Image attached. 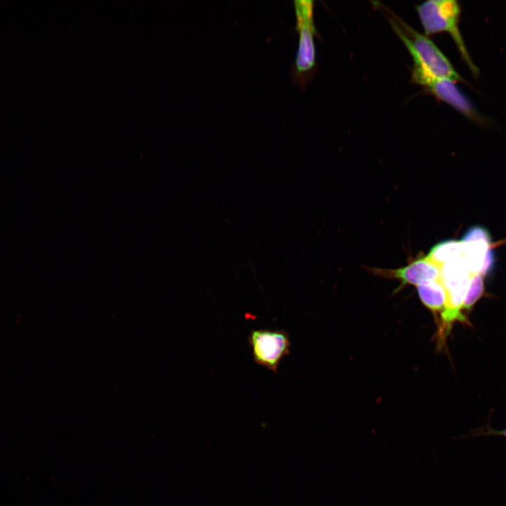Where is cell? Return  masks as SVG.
<instances>
[{
  "label": "cell",
  "mask_w": 506,
  "mask_h": 506,
  "mask_svg": "<svg viewBox=\"0 0 506 506\" xmlns=\"http://www.w3.org/2000/svg\"><path fill=\"white\" fill-rule=\"evenodd\" d=\"M390 20L394 30L406 46L411 56L416 57L421 65L434 76L453 82L462 81L452 64L427 36L420 34L392 14Z\"/></svg>",
  "instance_id": "6da1fadb"
},
{
  "label": "cell",
  "mask_w": 506,
  "mask_h": 506,
  "mask_svg": "<svg viewBox=\"0 0 506 506\" xmlns=\"http://www.w3.org/2000/svg\"><path fill=\"white\" fill-rule=\"evenodd\" d=\"M293 4L296 16L295 30L299 33V42L290 74L294 84L304 88L316 65L314 1L296 0L293 1Z\"/></svg>",
  "instance_id": "7a4b0ae2"
},
{
  "label": "cell",
  "mask_w": 506,
  "mask_h": 506,
  "mask_svg": "<svg viewBox=\"0 0 506 506\" xmlns=\"http://www.w3.org/2000/svg\"><path fill=\"white\" fill-rule=\"evenodd\" d=\"M416 10L424 35L441 32L449 33L467 65L473 71L475 70L459 31L460 7L458 2L454 0H429L417 6Z\"/></svg>",
  "instance_id": "3957f363"
},
{
  "label": "cell",
  "mask_w": 506,
  "mask_h": 506,
  "mask_svg": "<svg viewBox=\"0 0 506 506\" xmlns=\"http://www.w3.org/2000/svg\"><path fill=\"white\" fill-rule=\"evenodd\" d=\"M248 341L255 363L275 373L280 361L290 352V336L283 330H252Z\"/></svg>",
  "instance_id": "277c9868"
},
{
  "label": "cell",
  "mask_w": 506,
  "mask_h": 506,
  "mask_svg": "<svg viewBox=\"0 0 506 506\" xmlns=\"http://www.w3.org/2000/svg\"><path fill=\"white\" fill-rule=\"evenodd\" d=\"M413 80L438 99L451 105L465 116L476 118V112L469 100L458 89L453 81L436 77L429 72L413 56Z\"/></svg>",
  "instance_id": "5b68a950"
},
{
  "label": "cell",
  "mask_w": 506,
  "mask_h": 506,
  "mask_svg": "<svg viewBox=\"0 0 506 506\" xmlns=\"http://www.w3.org/2000/svg\"><path fill=\"white\" fill-rule=\"evenodd\" d=\"M376 275L398 279L401 282V287L406 285L418 286L426 282L440 278V266L427 256L414 260L408 265L394 270L372 268Z\"/></svg>",
  "instance_id": "8992f818"
},
{
  "label": "cell",
  "mask_w": 506,
  "mask_h": 506,
  "mask_svg": "<svg viewBox=\"0 0 506 506\" xmlns=\"http://www.w3.org/2000/svg\"><path fill=\"white\" fill-rule=\"evenodd\" d=\"M417 290L422 303L434 314H441L446 301V291L440 278L421 284Z\"/></svg>",
  "instance_id": "52a82bcc"
},
{
  "label": "cell",
  "mask_w": 506,
  "mask_h": 506,
  "mask_svg": "<svg viewBox=\"0 0 506 506\" xmlns=\"http://www.w3.org/2000/svg\"><path fill=\"white\" fill-rule=\"evenodd\" d=\"M462 242L455 240H448L434 245L427 257L441 266L443 264L453 260L461 255Z\"/></svg>",
  "instance_id": "ba28073f"
},
{
  "label": "cell",
  "mask_w": 506,
  "mask_h": 506,
  "mask_svg": "<svg viewBox=\"0 0 506 506\" xmlns=\"http://www.w3.org/2000/svg\"><path fill=\"white\" fill-rule=\"evenodd\" d=\"M484 290L483 276L479 273L472 274L462 309L469 310L482 296Z\"/></svg>",
  "instance_id": "9c48e42d"
},
{
  "label": "cell",
  "mask_w": 506,
  "mask_h": 506,
  "mask_svg": "<svg viewBox=\"0 0 506 506\" xmlns=\"http://www.w3.org/2000/svg\"><path fill=\"white\" fill-rule=\"evenodd\" d=\"M479 240L491 241L490 234L488 231L483 227L474 226L466 231L460 242H465Z\"/></svg>",
  "instance_id": "30bf717a"
},
{
  "label": "cell",
  "mask_w": 506,
  "mask_h": 506,
  "mask_svg": "<svg viewBox=\"0 0 506 506\" xmlns=\"http://www.w3.org/2000/svg\"><path fill=\"white\" fill-rule=\"evenodd\" d=\"M502 436L506 437V429L502 430H496L489 426L476 429L469 433L467 436Z\"/></svg>",
  "instance_id": "8fae6325"
}]
</instances>
